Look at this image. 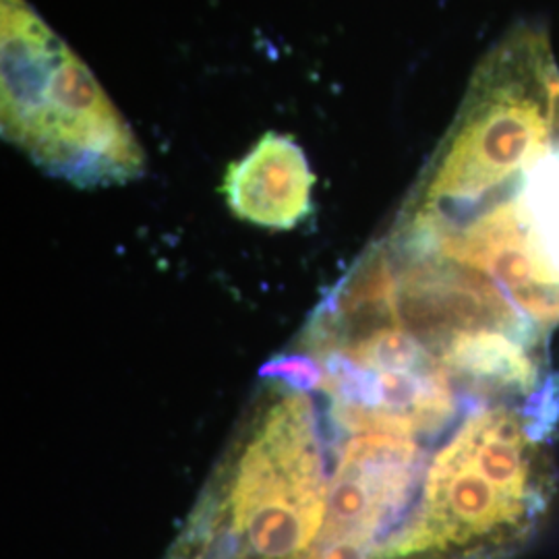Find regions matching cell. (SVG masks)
I'll return each instance as SVG.
<instances>
[{
	"label": "cell",
	"mask_w": 559,
	"mask_h": 559,
	"mask_svg": "<svg viewBox=\"0 0 559 559\" xmlns=\"http://www.w3.org/2000/svg\"><path fill=\"white\" fill-rule=\"evenodd\" d=\"M261 378L282 381L295 392H311L320 390L323 381V369L311 355H282L265 362L261 367Z\"/></svg>",
	"instance_id": "8992f818"
},
{
	"label": "cell",
	"mask_w": 559,
	"mask_h": 559,
	"mask_svg": "<svg viewBox=\"0 0 559 559\" xmlns=\"http://www.w3.org/2000/svg\"><path fill=\"white\" fill-rule=\"evenodd\" d=\"M328 485L313 406L282 392L249 423L164 559H307Z\"/></svg>",
	"instance_id": "3957f363"
},
{
	"label": "cell",
	"mask_w": 559,
	"mask_h": 559,
	"mask_svg": "<svg viewBox=\"0 0 559 559\" xmlns=\"http://www.w3.org/2000/svg\"><path fill=\"white\" fill-rule=\"evenodd\" d=\"M417 191V251L477 270L540 330L559 323V69L540 29L480 62Z\"/></svg>",
	"instance_id": "6da1fadb"
},
{
	"label": "cell",
	"mask_w": 559,
	"mask_h": 559,
	"mask_svg": "<svg viewBox=\"0 0 559 559\" xmlns=\"http://www.w3.org/2000/svg\"><path fill=\"white\" fill-rule=\"evenodd\" d=\"M558 390L531 408L496 402L460 423L425 468L419 512L399 559H501L539 531L554 498L545 433Z\"/></svg>",
	"instance_id": "7a4b0ae2"
},
{
	"label": "cell",
	"mask_w": 559,
	"mask_h": 559,
	"mask_svg": "<svg viewBox=\"0 0 559 559\" xmlns=\"http://www.w3.org/2000/svg\"><path fill=\"white\" fill-rule=\"evenodd\" d=\"M313 185L316 175L299 143L265 133L247 156L226 168L222 193L240 221L290 230L311 214Z\"/></svg>",
	"instance_id": "5b68a950"
},
{
	"label": "cell",
	"mask_w": 559,
	"mask_h": 559,
	"mask_svg": "<svg viewBox=\"0 0 559 559\" xmlns=\"http://www.w3.org/2000/svg\"><path fill=\"white\" fill-rule=\"evenodd\" d=\"M2 135L78 187L138 179L140 141L85 62L25 0H2Z\"/></svg>",
	"instance_id": "277c9868"
}]
</instances>
